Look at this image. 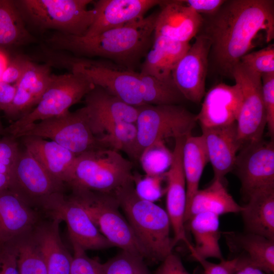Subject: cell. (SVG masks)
<instances>
[{"instance_id":"e0dca14e","label":"cell","mask_w":274,"mask_h":274,"mask_svg":"<svg viewBox=\"0 0 274 274\" xmlns=\"http://www.w3.org/2000/svg\"><path fill=\"white\" fill-rule=\"evenodd\" d=\"M84 99L89 125L96 136L102 135L116 123H135L138 108L126 104L100 87L95 86Z\"/></svg>"},{"instance_id":"9a60e30c","label":"cell","mask_w":274,"mask_h":274,"mask_svg":"<svg viewBox=\"0 0 274 274\" xmlns=\"http://www.w3.org/2000/svg\"><path fill=\"white\" fill-rule=\"evenodd\" d=\"M13 182L12 188L32 206L39 208L51 196L63 192L64 187L25 149L20 151Z\"/></svg>"},{"instance_id":"74e56055","label":"cell","mask_w":274,"mask_h":274,"mask_svg":"<svg viewBox=\"0 0 274 274\" xmlns=\"http://www.w3.org/2000/svg\"><path fill=\"white\" fill-rule=\"evenodd\" d=\"M239 62L261 76L274 73L273 44L248 53L241 58Z\"/></svg>"},{"instance_id":"9c48e42d","label":"cell","mask_w":274,"mask_h":274,"mask_svg":"<svg viewBox=\"0 0 274 274\" xmlns=\"http://www.w3.org/2000/svg\"><path fill=\"white\" fill-rule=\"evenodd\" d=\"M138 110L134 157L137 161L144 150L154 143L191 134L197 122L196 115L179 105H145Z\"/></svg>"},{"instance_id":"277c9868","label":"cell","mask_w":274,"mask_h":274,"mask_svg":"<svg viewBox=\"0 0 274 274\" xmlns=\"http://www.w3.org/2000/svg\"><path fill=\"white\" fill-rule=\"evenodd\" d=\"M47 63L79 73L126 104L138 108L146 104L141 92L139 72L128 70L111 61L67 55L46 50Z\"/></svg>"},{"instance_id":"d590c367","label":"cell","mask_w":274,"mask_h":274,"mask_svg":"<svg viewBox=\"0 0 274 274\" xmlns=\"http://www.w3.org/2000/svg\"><path fill=\"white\" fill-rule=\"evenodd\" d=\"M139 161L146 175H162L170 167L172 152L166 147L164 141H159L145 149Z\"/></svg>"},{"instance_id":"8992f818","label":"cell","mask_w":274,"mask_h":274,"mask_svg":"<svg viewBox=\"0 0 274 274\" xmlns=\"http://www.w3.org/2000/svg\"><path fill=\"white\" fill-rule=\"evenodd\" d=\"M91 0L15 1L24 22L40 29H52L75 36H84L95 17L88 9Z\"/></svg>"},{"instance_id":"603a6c76","label":"cell","mask_w":274,"mask_h":274,"mask_svg":"<svg viewBox=\"0 0 274 274\" xmlns=\"http://www.w3.org/2000/svg\"><path fill=\"white\" fill-rule=\"evenodd\" d=\"M43 221L32 231L47 266L48 274H70L72 255L63 244L59 231L62 222L57 218Z\"/></svg>"},{"instance_id":"ab89813d","label":"cell","mask_w":274,"mask_h":274,"mask_svg":"<svg viewBox=\"0 0 274 274\" xmlns=\"http://www.w3.org/2000/svg\"><path fill=\"white\" fill-rule=\"evenodd\" d=\"M73 260L70 274H104L102 263L88 256L86 251L72 245Z\"/></svg>"},{"instance_id":"5b68a950","label":"cell","mask_w":274,"mask_h":274,"mask_svg":"<svg viewBox=\"0 0 274 274\" xmlns=\"http://www.w3.org/2000/svg\"><path fill=\"white\" fill-rule=\"evenodd\" d=\"M132 163L119 152L107 148L77 156L66 185L71 188L114 193L133 181Z\"/></svg>"},{"instance_id":"681fc988","label":"cell","mask_w":274,"mask_h":274,"mask_svg":"<svg viewBox=\"0 0 274 274\" xmlns=\"http://www.w3.org/2000/svg\"><path fill=\"white\" fill-rule=\"evenodd\" d=\"M237 259L238 263L235 274H267L262 270L247 262L238 258Z\"/></svg>"},{"instance_id":"cb8c5ba5","label":"cell","mask_w":274,"mask_h":274,"mask_svg":"<svg viewBox=\"0 0 274 274\" xmlns=\"http://www.w3.org/2000/svg\"><path fill=\"white\" fill-rule=\"evenodd\" d=\"M234 257L260 268L267 274L274 272V241L245 232L223 233Z\"/></svg>"},{"instance_id":"d6a6232c","label":"cell","mask_w":274,"mask_h":274,"mask_svg":"<svg viewBox=\"0 0 274 274\" xmlns=\"http://www.w3.org/2000/svg\"><path fill=\"white\" fill-rule=\"evenodd\" d=\"M141 92L146 105H178L185 98L174 80H162L139 72Z\"/></svg>"},{"instance_id":"83f0119b","label":"cell","mask_w":274,"mask_h":274,"mask_svg":"<svg viewBox=\"0 0 274 274\" xmlns=\"http://www.w3.org/2000/svg\"><path fill=\"white\" fill-rule=\"evenodd\" d=\"M187 222L195 242L191 253L194 260L209 258L224 260L219 245V216L211 213H201L191 217Z\"/></svg>"},{"instance_id":"e575fe53","label":"cell","mask_w":274,"mask_h":274,"mask_svg":"<svg viewBox=\"0 0 274 274\" xmlns=\"http://www.w3.org/2000/svg\"><path fill=\"white\" fill-rule=\"evenodd\" d=\"M32 231L14 240L19 274H48L45 261Z\"/></svg>"},{"instance_id":"30bf717a","label":"cell","mask_w":274,"mask_h":274,"mask_svg":"<svg viewBox=\"0 0 274 274\" xmlns=\"http://www.w3.org/2000/svg\"><path fill=\"white\" fill-rule=\"evenodd\" d=\"M25 136L49 139L77 156L102 148L98 136L92 131L84 106L35 123L18 132L13 138Z\"/></svg>"},{"instance_id":"8fae6325","label":"cell","mask_w":274,"mask_h":274,"mask_svg":"<svg viewBox=\"0 0 274 274\" xmlns=\"http://www.w3.org/2000/svg\"><path fill=\"white\" fill-rule=\"evenodd\" d=\"M231 76L239 85L242 94L241 107L236 121L241 149L262 139L266 126L261 76L240 62L234 66Z\"/></svg>"},{"instance_id":"836d02e7","label":"cell","mask_w":274,"mask_h":274,"mask_svg":"<svg viewBox=\"0 0 274 274\" xmlns=\"http://www.w3.org/2000/svg\"><path fill=\"white\" fill-rule=\"evenodd\" d=\"M102 148L124 152L134 159L137 141L135 123L121 122L112 125L105 133L98 136Z\"/></svg>"},{"instance_id":"bcb514c9","label":"cell","mask_w":274,"mask_h":274,"mask_svg":"<svg viewBox=\"0 0 274 274\" xmlns=\"http://www.w3.org/2000/svg\"><path fill=\"white\" fill-rule=\"evenodd\" d=\"M161 262L153 274H190L181 258L173 252Z\"/></svg>"},{"instance_id":"ac0fdd59","label":"cell","mask_w":274,"mask_h":274,"mask_svg":"<svg viewBox=\"0 0 274 274\" xmlns=\"http://www.w3.org/2000/svg\"><path fill=\"white\" fill-rule=\"evenodd\" d=\"M41 221L39 212L13 188L0 191V244L31 232Z\"/></svg>"},{"instance_id":"484cf974","label":"cell","mask_w":274,"mask_h":274,"mask_svg":"<svg viewBox=\"0 0 274 274\" xmlns=\"http://www.w3.org/2000/svg\"><path fill=\"white\" fill-rule=\"evenodd\" d=\"M190 47L188 43L154 36L152 47L145 57L140 73L162 80H173L174 69Z\"/></svg>"},{"instance_id":"7c38bea8","label":"cell","mask_w":274,"mask_h":274,"mask_svg":"<svg viewBox=\"0 0 274 274\" xmlns=\"http://www.w3.org/2000/svg\"><path fill=\"white\" fill-rule=\"evenodd\" d=\"M41 208L50 217L65 222L72 245H76L85 251L113 247L71 194L65 195L63 192L54 194Z\"/></svg>"},{"instance_id":"816d5d0a","label":"cell","mask_w":274,"mask_h":274,"mask_svg":"<svg viewBox=\"0 0 274 274\" xmlns=\"http://www.w3.org/2000/svg\"><path fill=\"white\" fill-rule=\"evenodd\" d=\"M9 59L10 58L6 53L3 49H0V81Z\"/></svg>"},{"instance_id":"f907efd6","label":"cell","mask_w":274,"mask_h":274,"mask_svg":"<svg viewBox=\"0 0 274 274\" xmlns=\"http://www.w3.org/2000/svg\"><path fill=\"white\" fill-rule=\"evenodd\" d=\"M13 180L6 175L0 174V191L12 188Z\"/></svg>"},{"instance_id":"b9f144b4","label":"cell","mask_w":274,"mask_h":274,"mask_svg":"<svg viewBox=\"0 0 274 274\" xmlns=\"http://www.w3.org/2000/svg\"><path fill=\"white\" fill-rule=\"evenodd\" d=\"M262 94L266 112V126L268 134L273 139L274 135V73L261 76Z\"/></svg>"},{"instance_id":"f5cc1de1","label":"cell","mask_w":274,"mask_h":274,"mask_svg":"<svg viewBox=\"0 0 274 274\" xmlns=\"http://www.w3.org/2000/svg\"><path fill=\"white\" fill-rule=\"evenodd\" d=\"M4 131V129L3 128L1 122L0 121V133L3 132Z\"/></svg>"},{"instance_id":"8d00e7d4","label":"cell","mask_w":274,"mask_h":274,"mask_svg":"<svg viewBox=\"0 0 274 274\" xmlns=\"http://www.w3.org/2000/svg\"><path fill=\"white\" fill-rule=\"evenodd\" d=\"M144 259L139 255L122 250L102 263L104 274H152Z\"/></svg>"},{"instance_id":"4dcf8cb0","label":"cell","mask_w":274,"mask_h":274,"mask_svg":"<svg viewBox=\"0 0 274 274\" xmlns=\"http://www.w3.org/2000/svg\"><path fill=\"white\" fill-rule=\"evenodd\" d=\"M51 75L49 64H38L29 59L22 75L15 84V98L25 106L34 108L47 89Z\"/></svg>"},{"instance_id":"3957f363","label":"cell","mask_w":274,"mask_h":274,"mask_svg":"<svg viewBox=\"0 0 274 274\" xmlns=\"http://www.w3.org/2000/svg\"><path fill=\"white\" fill-rule=\"evenodd\" d=\"M113 194L146 252L147 259L155 262L162 261L173 252L175 246L170 237L171 224L166 211L154 202L139 196L133 181L119 188Z\"/></svg>"},{"instance_id":"4316f807","label":"cell","mask_w":274,"mask_h":274,"mask_svg":"<svg viewBox=\"0 0 274 274\" xmlns=\"http://www.w3.org/2000/svg\"><path fill=\"white\" fill-rule=\"evenodd\" d=\"M242 207L245 232L274 241V188L252 193Z\"/></svg>"},{"instance_id":"d6986e66","label":"cell","mask_w":274,"mask_h":274,"mask_svg":"<svg viewBox=\"0 0 274 274\" xmlns=\"http://www.w3.org/2000/svg\"><path fill=\"white\" fill-rule=\"evenodd\" d=\"M159 0H99L93 2L94 20L83 36L90 37L143 19Z\"/></svg>"},{"instance_id":"44dd1931","label":"cell","mask_w":274,"mask_h":274,"mask_svg":"<svg viewBox=\"0 0 274 274\" xmlns=\"http://www.w3.org/2000/svg\"><path fill=\"white\" fill-rule=\"evenodd\" d=\"M159 6L154 36L189 43L198 34L203 18L183 1H162Z\"/></svg>"},{"instance_id":"ee69618b","label":"cell","mask_w":274,"mask_h":274,"mask_svg":"<svg viewBox=\"0 0 274 274\" xmlns=\"http://www.w3.org/2000/svg\"><path fill=\"white\" fill-rule=\"evenodd\" d=\"M28 60L29 59L21 55L10 59L1 81L15 85L22 75Z\"/></svg>"},{"instance_id":"f35d334b","label":"cell","mask_w":274,"mask_h":274,"mask_svg":"<svg viewBox=\"0 0 274 274\" xmlns=\"http://www.w3.org/2000/svg\"><path fill=\"white\" fill-rule=\"evenodd\" d=\"M166 180L165 173L156 176L133 175L136 194L142 199L153 202L161 198L165 192L162 185Z\"/></svg>"},{"instance_id":"7402d4cb","label":"cell","mask_w":274,"mask_h":274,"mask_svg":"<svg viewBox=\"0 0 274 274\" xmlns=\"http://www.w3.org/2000/svg\"><path fill=\"white\" fill-rule=\"evenodd\" d=\"M201 129V135L209 162L213 167L214 179L222 180L234 168L237 153L241 149L236 123Z\"/></svg>"},{"instance_id":"5bb4252c","label":"cell","mask_w":274,"mask_h":274,"mask_svg":"<svg viewBox=\"0 0 274 274\" xmlns=\"http://www.w3.org/2000/svg\"><path fill=\"white\" fill-rule=\"evenodd\" d=\"M179 60L172 73L175 84L185 99L198 103L205 94V81L211 44L207 37L198 34Z\"/></svg>"},{"instance_id":"f6af8a7d","label":"cell","mask_w":274,"mask_h":274,"mask_svg":"<svg viewBox=\"0 0 274 274\" xmlns=\"http://www.w3.org/2000/svg\"><path fill=\"white\" fill-rule=\"evenodd\" d=\"M195 260L201 264L203 274H235L238 263V259L235 257L229 260L224 259L218 263L200 258Z\"/></svg>"},{"instance_id":"7a4b0ae2","label":"cell","mask_w":274,"mask_h":274,"mask_svg":"<svg viewBox=\"0 0 274 274\" xmlns=\"http://www.w3.org/2000/svg\"><path fill=\"white\" fill-rule=\"evenodd\" d=\"M158 13L98 35L75 36L57 32L47 40L54 50L67 51L79 57H100L135 71L152 46Z\"/></svg>"},{"instance_id":"2e32d148","label":"cell","mask_w":274,"mask_h":274,"mask_svg":"<svg viewBox=\"0 0 274 274\" xmlns=\"http://www.w3.org/2000/svg\"><path fill=\"white\" fill-rule=\"evenodd\" d=\"M187 136L175 139V143L172 152V161L165 173L166 179V212L169 218L174 232V243L183 242L190 253L193 246L186 235L184 217L186 208V187L183 166V148Z\"/></svg>"},{"instance_id":"ffe728a7","label":"cell","mask_w":274,"mask_h":274,"mask_svg":"<svg viewBox=\"0 0 274 274\" xmlns=\"http://www.w3.org/2000/svg\"><path fill=\"white\" fill-rule=\"evenodd\" d=\"M242 94L239 85L219 83L206 93L196 115L202 128L227 126L236 123L241 109Z\"/></svg>"},{"instance_id":"52a82bcc","label":"cell","mask_w":274,"mask_h":274,"mask_svg":"<svg viewBox=\"0 0 274 274\" xmlns=\"http://www.w3.org/2000/svg\"><path fill=\"white\" fill-rule=\"evenodd\" d=\"M71 195L82 205L100 232L113 246L148 258L126 219L119 211L113 193L71 188Z\"/></svg>"},{"instance_id":"ba28073f","label":"cell","mask_w":274,"mask_h":274,"mask_svg":"<svg viewBox=\"0 0 274 274\" xmlns=\"http://www.w3.org/2000/svg\"><path fill=\"white\" fill-rule=\"evenodd\" d=\"M94 86L79 73L52 74L49 84L37 105L29 112L14 121L3 132L13 138L29 125L63 114Z\"/></svg>"},{"instance_id":"60d3db41","label":"cell","mask_w":274,"mask_h":274,"mask_svg":"<svg viewBox=\"0 0 274 274\" xmlns=\"http://www.w3.org/2000/svg\"><path fill=\"white\" fill-rule=\"evenodd\" d=\"M14 139L11 137L0 140V174L10 177L12 180L20 152Z\"/></svg>"},{"instance_id":"7dc6e473","label":"cell","mask_w":274,"mask_h":274,"mask_svg":"<svg viewBox=\"0 0 274 274\" xmlns=\"http://www.w3.org/2000/svg\"><path fill=\"white\" fill-rule=\"evenodd\" d=\"M184 2L196 13L214 15L218 12L225 1L224 0H186Z\"/></svg>"},{"instance_id":"f1b7e54d","label":"cell","mask_w":274,"mask_h":274,"mask_svg":"<svg viewBox=\"0 0 274 274\" xmlns=\"http://www.w3.org/2000/svg\"><path fill=\"white\" fill-rule=\"evenodd\" d=\"M243 207L239 205L229 193L222 180L214 179L208 187L198 190L193 196L188 211L184 217L185 224L194 215L201 213H211L220 215L241 213Z\"/></svg>"},{"instance_id":"4fadbf2b","label":"cell","mask_w":274,"mask_h":274,"mask_svg":"<svg viewBox=\"0 0 274 274\" xmlns=\"http://www.w3.org/2000/svg\"><path fill=\"white\" fill-rule=\"evenodd\" d=\"M234 168L248 197L258 191L274 188L273 139H261L242 147Z\"/></svg>"},{"instance_id":"c3c4849f","label":"cell","mask_w":274,"mask_h":274,"mask_svg":"<svg viewBox=\"0 0 274 274\" xmlns=\"http://www.w3.org/2000/svg\"><path fill=\"white\" fill-rule=\"evenodd\" d=\"M16 92L15 85L0 81V110L5 113L11 106Z\"/></svg>"},{"instance_id":"f546056e","label":"cell","mask_w":274,"mask_h":274,"mask_svg":"<svg viewBox=\"0 0 274 274\" xmlns=\"http://www.w3.org/2000/svg\"><path fill=\"white\" fill-rule=\"evenodd\" d=\"M182 160L186 187L185 216L193 196L199 190L201 175L209 162L201 135L189 134L186 137L183 148Z\"/></svg>"},{"instance_id":"1f68e13d","label":"cell","mask_w":274,"mask_h":274,"mask_svg":"<svg viewBox=\"0 0 274 274\" xmlns=\"http://www.w3.org/2000/svg\"><path fill=\"white\" fill-rule=\"evenodd\" d=\"M33 41L15 1L0 0V49L23 45Z\"/></svg>"},{"instance_id":"7bdbcfd3","label":"cell","mask_w":274,"mask_h":274,"mask_svg":"<svg viewBox=\"0 0 274 274\" xmlns=\"http://www.w3.org/2000/svg\"><path fill=\"white\" fill-rule=\"evenodd\" d=\"M0 274H19L14 241L0 244Z\"/></svg>"},{"instance_id":"d4e9b609","label":"cell","mask_w":274,"mask_h":274,"mask_svg":"<svg viewBox=\"0 0 274 274\" xmlns=\"http://www.w3.org/2000/svg\"><path fill=\"white\" fill-rule=\"evenodd\" d=\"M23 144L56 181L65 185L77 155L56 143L39 137L25 136Z\"/></svg>"},{"instance_id":"6da1fadb","label":"cell","mask_w":274,"mask_h":274,"mask_svg":"<svg viewBox=\"0 0 274 274\" xmlns=\"http://www.w3.org/2000/svg\"><path fill=\"white\" fill-rule=\"evenodd\" d=\"M209 18L201 34L210 42L216 66L226 75L231 76L241 58L255 47L260 35L268 43L274 38L272 0L225 1Z\"/></svg>"}]
</instances>
